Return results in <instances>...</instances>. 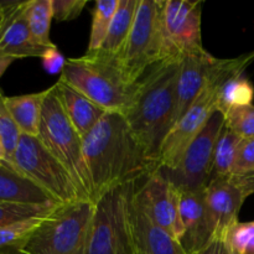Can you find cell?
<instances>
[{"label":"cell","instance_id":"e575fe53","mask_svg":"<svg viewBox=\"0 0 254 254\" xmlns=\"http://www.w3.org/2000/svg\"><path fill=\"white\" fill-rule=\"evenodd\" d=\"M197 254H230L227 245L225 242L223 237H215L208 246H206L201 252Z\"/></svg>","mask_w":254,"mask_h":254},{"label":"cell","instance_id":"9a60e30c","mask_svg":"<svg viewBox=\"0 0 254 254\" xmlns=\"http://www.w3.org/2000/svg\"><path fill=\"white\" fill-rule=\"evenodd\" d=\"M27 1H5L0 20V57H40L47 49L32 40L26 19Z\"/></svg>","mask_w":254,"mask_h":254},{"label":"cell","instance_id":"7402d4cb","mask_svg":"<svg viewBox=\"0 0 254 254\" xmlns=\"http://www.w3.org/2000/svg\"><path fill=\"white\" fill-rule=\"evenodd\" d=\"M26 19L35 44L45 49L56 46L50 39V29L54 20L52 0H29Z\"/></svg>","mask_w":254,"mask_h":254},{"label":"cell","instance_id":"ffe728a7","mask_svg":"<svg viewBox=\"0 0 254 254\" xmlns=\"http://www.w3.org/2000/svg\"><path fill=\"white\" fill-rule=\"evenodd\" d=\"M47 93L49 88L36 93L12 97L5 96V106L21 134L31 136L39 135L42 107Z\"/></svg>","mask_w":254,"mask_h":254},{"label":"cell","instance_id":"7c38bea8","mask_svg":"<svg viewBox=\"0 0 254 254\" xmlns=\"http://www.w3.org/2000/svg\"><path fill=\"white\" fill-rule=\"evenodd\" d=\"M135 197L151 221L179 242L181 237L180 192L161 169L156 168L146 175L141 185L136 184Z\"/></svg>","mask_w":254,"mask_h":254},{"label":"cell","instance_id":"ac0fdd59","mask_svg":"<svg viewBox=\"0 0 254 254\" xmlns=\"http://www.w3.org/2000/svg\"><path fill=\"white\" fill-rule=\"evenodd\" d=\"M54 87L64 114L79 136L83 139L87 134L91 133L107 112L83 93L60 79Z\"/></svg>","mask_w":254,"mask_h":254},{"label":"cell","instance_id":"603a6c76","mask_svg":"<svg viewBox=\"0 0 254 254\" xmlns=\"http://www.w3.org/2000/svg\"><path fill=\"white\" fill-rule=\"evenodd\" d=\"M254 86L245 74H240L226 81L216 94V108L225 114L232 107L253 104Z\"/></svg>","mask_w":254,"mask_h":254},{"label":"cell","instance_id":"d590c367","mask_svg":"<svg viewBox=\"0 0 254 254\" xmlns=\"http://www.w3.org/2000/svg\"><path fill=\"white\" fill-rule=\"evenodd\" d=\"M15 60L11 57H0V78L2 77V74L5 73L7 68L10 67V64L14 62Z\"/></svg>","mask_w":254,"mask_h":254},{"label":"cell","instance_id":"8d00e7d4","mask_svg":"<svg viewBox=\"0 0 254 254\" xmlns=\"http://www.w3.org/2000/svg\"><path fill=\"white\" fill-rule=\"evenodd\" d=\"M0 159L5 161V150H4V145H2L1 138H0Z\"/></svg>","mask_w":254,"mask_h":254},{"label":"cell","instance_id":"f1b7e54d","mask_svg":"<svg viewBox=\"0 0 254 254\" xmlns=\"http://www.w3.org/2000/svg\"><path fill=\"white\" fill-rule=\"evenodd\" d=\"M230 254H254V221L237 222L225 236Z\"/></svg>","mask_w":254,"mask_h":254},{"label":"cell","instance_id":"2e32d148","mask_svg":"<svg viewBox=\"0 0 254 254\" xmlns=\"http://www.w3.org/2000/svg\"><path fill=\"white\" fill-rule=\"evenodd\" d=\"M246 198L231 178L211 180L205 188V202L215 237L225 238L232 226L240 222L238 216Z\"/></svg>","mask_w":254,"mask_h":254},{"label":"cell","instance_id":"30bf717a","mask_svg":"<svg viewBox=\"0 0 254 254\" xmlns=\"http://www.w3.org/2000/svg\"><path fill=\"white\" fill-rule=\"evenodd\" d=\"M222 84L221 77L213 66H211L205 88L198 94L190 109L174 124L164 139L159 151L158 168L163 170H173L176 168L191 141L198 135L211 117L217 112L216 94Z\"/></svg>","mask_w":254,"mask_h":254},{"label":"cell","instance_id":"d6a6232c","mask_svg":"<svg viewBox=\"0 0 254 254\" xmlns=\"http://www.w3.org/2000/svg\"><path fill=\"white\" fill-rule=\"evenodd\" d=\"M41 60L44 68L52 74L59 73V72L61 73L67 61V59H64V55L59 51L56 46L47 49L41 56Z\"/></svg>","mask_w":254,"mask_h":254},{"label":"cell","instance_id":"e0dca14e","mask_svg":"<svg viewBox=\"0 0 254 254\" xmlns=\"http://www.w3.org/2000/svg\"><path fill=\"white\" fill-rule=\"evenodd\" d=\"M210 52L190 55L180 62L178 86H176V112L174 124L190 109L193 102L207 83L208 72L215 62ZM173 124V127H174Z\"/></svg>","mask_w":254,"mask_h":254},{"label":"cell","instance_id":"484cf974","mask_svg":"<svg viewBox=\"0 0 254 254\" xmlns=\"http://www.w3.org/2000/svg\"><path fill=\"white\" fill-rule=\"evenodd\" d=\"M57 203L0 202V228L32 218L46 217L57 208Z\"/></svg>","mask_w":254,"mask_h":254},{"label":"cell","instance_id":"5b68a950","mask_svg":"<svg viewBox=\"0 0 254 254\" xmlns=\"http://www.w3.org/2000/svg\"><path fill=\"white\" fill-rule=\"evenodd\" d=\"M37 138L68 171L84 197L94 202L93 186L84 160L82 138L64 114L54 86L50 87L45 98Z\"/></svg>","mask_w":254,"mask_h":254},{"label":"cell","instance_id":"3957f363","mask_svg":"<svg viewBox=\"0 0 254 254\" xmlns=\"http://www.w3.org/2000/svg\"><path fill=\"white\" fill-rule=\"evenodd\" d=\"M60 81L83 93L107 113L122 116L130 109L138 84L126 78L117 56L101 50L67 59Z\"/></svg>","mask_w":254,"mask_h":254},{"label":"cell","instance_id":"d4e9b609","mask_svg":"<svg viewBox=\"0 0 254 254\" xmlns=\"http://www.w3.org/2000/svg\"><path fill=\"white\" fill-rule=\"evenodd\" d=\"M119 0H97L92 14L91 35H89L88 52L98 51L103 45L113 17L118 9Z\"/></svg>","mask_w":254,"mask_h":254},{"label":"cell","instance_id":"4dcf8cb0","mask_svg":"<svg viewBox=\"0 0 254 254\" xmlns=\"http://www.w3.org/2000/svg\"><path fill=\"white\" fill-rule=\"evenodd\" d=\"M254 169V138H246L240 141L232 168V176H240ZM231 176V178H232Z\"/></svg>","mask_w":254,"mask_h":254},{"label":"cell","instance_id":"8992f818","mask_svg":"<svg viewBox=\"0 0 254 254\" xmlns=\"http://www.w3.org/2000/svg\"><path fill=\"white\" fill-rule=\"evenodd\" d=\"M9 165L41 188L57 205L88 200L77 188L68 171L37 136L21 134Z\"/></svg>","mask_w":254,"mask_h":254},{"label":"cell","instance_id":"ba28073f","mask_svg":"<svg viewBox=\"0 0 254 254\" xmlns=\"http://www.w3.org/2000/svg\"><path fill=\"white\" fill-rule=\"evenodd\" d=\"M130 184L113 189L96 202L87 254H134L127 213Z\"/></svg>","mask_w":254,"mask_h":254},{"label":"cell","instance_id":"7a4b0ae2","mask_svg":"<svg viewBox=\"0 0 254 254\" xmlns=\"http://www.w3.org/2000/svg\"><path fill=\"white\" fill-rule=\"evenodd\" d=\"M179 72L180 62L163 61L154 64L138 81L133 104L124 116L156 166L161 144L174 124Z\"/></svg>","mask_w":254,"mask_h":254},{"label":"cell","instance_id":"f35d334b","mask_svg":"<svg viewBox=\"0 0 254 254\" xmlns=\"http://www.w3.org/2000/svg\"><path fill=\"white\" fill-rule=\"evenodd\" d=\"M4 164H5V161L2 160V159H0V168H1V166L4 165Z\"/></svg>","mask_w":254,"mask_h":254},{"label":"cell","instance_id":"d6986e66","mask_svg":"<svg viewBox=\"0 0 254 254\" xmlns=\"http://www.w3.org/2000/svg\"><path fill=\"white\" fill-rule=\"evenodd\" d=\"M0 202L47 203L55 201L36 184L5 163L0 168Z\"/></svg>","mask_w":254,"mask_h":254},{"label":"cell","instance_id":"f546056e","mask_svg":"<svg viewBox=\"0 0 254 254\" xmlns=\"http://www.w3.org/2000/svg\"><path fill=\"white\" fill-rule=\"evenodd\" d=\"M20 133L19 128L15 124L11 114L5 106V96L0 91V138L5 150V163L9 164L11 161L16 146L19 144Z\"/></svg>","mask_w":254,"mask_h":254},{"label":"cell","instance_id":"cb8c5ba5","mask_svg":"<svg viewBox=\"0 0 254 254\" xmlns=\"http://www.w3.org/2000/svg\"><path fill=\"white\" fill-rule=\"evenodd\" d=\"M241 140H242L241 136L223 127L217 144H216L215 154H213L210 181L217 178H231L232 176L233 163H235L236 153H237V148Z\"/></svg>","mask_w":254,"mask_h":254},{"label":"cell","instance_id":"52a82bcc","mask_svg":"<svg viewBox=\"0 0 254 254\" xmlns=\"http://www.w3.org/2000/svg\"><path fill=\"white\" fill-rule=\"evenodd\" d=\"M161 0H139L133 29L118 59L124 76L136 83L163 60L160 26Z\"/></svg>","mask_w":254,"mask_h":254},{"label":"cell","instance_id":"1f68e13d","mask_svg":"<svg viewBox=\"0 0 254 254\" xmlns=\"http://www.w3.org/2000/svg\"><path fill=\"white\" fill-rule=\"evenodd\" d=\"M86 5V0H52L54 19L57 21H69L76 19Z\"/></svg>","mask_w":254,"mask_h":254},{"label":"cell","instance_id":"74e56055","mask_svg":"<svg viewBox=\"0 0 254 254\" xmlns=\"http://www.w3.org/2000/svg\"><path fill=\"white\" fill-rule=\"evenodd\" d=\"M5 9V1H0V20H1L2 16V12H4Z\"/></svg>","mask_w":254,"mask_h":254},{"label":"cell","instance_id":"836d02e7","mask_svg":"<svg viewBox=\"0 0 254 254\" xmlns=\"http://www.w3.org/2000/svg\"><path fill=\"white\" fill-rule=\"evenodd\" d=\"M231 180L240 189L245 198H248L254 193V169L251 170L250 173L243 174V175L232 176Z\"/></svg>","mask_w":254,"mask_h":254},{"label":"cell","instance_id":"8fae6325","mask_svg":"<svg viewBox=\"0 0 254 254\" xmlns=\"http://www.w3.org/2000/svg\"><path fill=\"white\" fill-rule=\"evenodd\" d=\"M225 119L216 112L202 130L193 139L173 170H163L166 178L178 189L201 190L210 181L216 144L221 135ZM160 169V168H159Z\"/></svg>","mask_w":254,"mask_h":254},{"label":"cell","instance_id":"6da1fadb","mask_svg":"<svg viewBox=\"0 0 254 254\" xmlns=\"http://www.w3.org/2000/svg\"><path fill=\"white\" fill-rule=\"evenodd\" d=\"M82 143L94 203L113 189L140 180L158 168L119 113L104 114Z\"/></svg>","mask_w":254,"mask_h":254},{"label":"cell","instance_id":"4316f807","mask_svg":"<svg viewBox=\"0 0 254 254\" xmlns=\"http://www.w3.org/2000/svg\"><path fill=\"white\" fill-rule=\"evenodd\" d=\"M44 218H32L0 228V254H20Z\"/></svg>","mask_w":254,"mask_h":254},{"label":"cell","instance_id":"83f0119b","mask_svg":"<svg viewBox=\"0 0 254 254\" xmlns=\"http://www.w3.org/2000/svg\"><path fill=\"white\" fill-rule=\"evenodd\" d=\"M225 127L242 139L254 138V106L232 107L222 114Z\"/></svg>","mask_w":254,"mask_h":254},{"label":"cell","instance_id":"9c48e42d","mask_svg":"<svg viewBox=\"0 0 254 254\" xmlns=\"http://www.w3.org/2000/svg\"><path fill=\"white\" fill-rule=\"evenodd\" d=\"M201 0H161L163 61L181 62L205 51L201 35Z\"/></svg>","mask_w":254,"mask_h":254},{"label":"cell","instance_id":"4fadbf2b","mask_svg":"<svg viewBox=\"0 0 254 254\" xmlns=\"http://www.w3.org/2000/svg\"><path fill=\"white\" fill-rule=\"evenodd\" d=\"M138 181L130 184L127 198V213L134 254H186L180 243L153 222L138 202L135 197Z\"/></svg>","mask_w":254,"mask_h":254},{"label":"cell","instance_id":"44dd1931","mask_svg":"<svg viewBox=\"0 0 254 254\" xmlns=\"http://www.w3.org/2000/svg\"><path fill=\"white\" fill-rule=\"evenodd\" d=\"M139 0H119L108 35L99 50L111 56L118 57L123 51L134 25Z\"/></svg>","mask_w":254,"mask_h":254},{"label":"cell","instance_id":"5bb4252c","mask_svg":"<svg viewBox=\"0 0 254 254\" xmlns=\"http://www.w3.org/2000/svg\"><path fill=\"white\" fill-rule=\"evenodd\" d=\"M179 192L181 223V237L179 243L186 254H197L215 238V232L206 208L205 189H179Z\"/></svg>","mask_w":254,"mask_h":254},{"label":"cell","instance_id":"277c9868","mask_svg":"<svg viewBox=\"0 0 254 254\" xmlns=\"http://www.w3.org/2000/svg\"><path fill=\"white\" fill-rule=\"evenodd\" d=\"M96 203L82 200L57 206L42 220L20 254H87Z\"/></svg>","mask_w":254,"mask_h":254}]
</instances>
